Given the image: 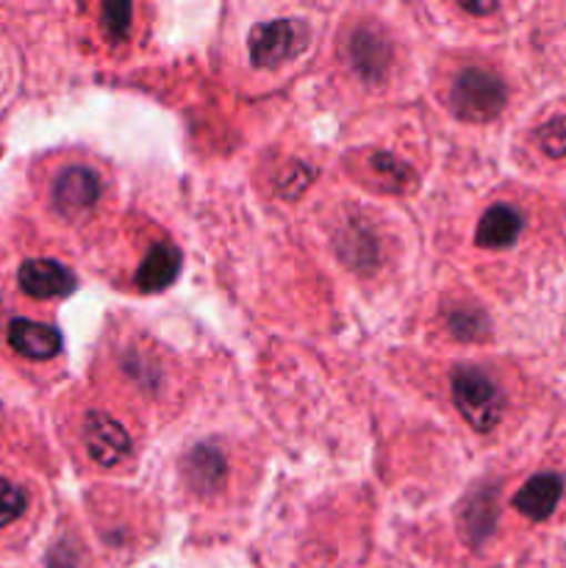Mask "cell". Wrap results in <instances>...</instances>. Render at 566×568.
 Segmentation results:
<instances>
[{"mask_svg":"<svg viewBox=\"0 0 566 568\" xmlns=\"http://www.w3.org/2000/svg\"><path fill=\"white\" fill-rule=\"evenodd\" d=\"M178 270H181V253H178V247L164 242L153 244L137 272V286L142 292H161V288H166L175 281Z\"/></svg>","mask_w":566,"mask_h":568,"instance_id":"11","label":"cell"},{"mask_svg":"<svg viewBox=\"0 0 566 568\" xmlns=\"http://www.w3.org/2000/svg\"><path fill=\"white\" fill-rule=\"evenodd\" d=\"M350 61H353L355 72L366 81H377L386 75L388 61H392V48L386 39L372 28H361L350 39Z\"/></svg>","mask_w":566,"mask_h":568,"instance_id":"9","label":"cell"},{"mask_svg":"<svg viewBox=\"0 0 566 568\" xmlns=\"http://www.w3.org/2000/svg\"><path fill=\"white\" fill-rule=\"evenodd\" d=\"M519 233H522L519 211L511 209V205H492V209L483 214L481 225H477L475 242L486 250H503L508 247V244H514Z\"/></svg>","mask_w":566,"mask_h":568,"instance_id":"12","label":"cell"},{"mask_svg":"<svg viewBox=\"0 0 566 568\" xmlns=\"http://www.w3.org/2000/svg\"><path fill=\"white\" fill-rule=\"evenodd\" d=\"M453 111L466 122H488L503 111L505 83L494 72L469 67L461 72L449 92Z\"/></svg>","mask_w":566,"mask_h":568,"instance_id":"2","label":"cell"},{"mask_svg":"<svg viewBox=\"0 0 566 568\" xmlns=\"http://www.w3.org/2000/svg\"><path fill=\"white\" fill-rule=\"evenodd\" d=\"M183 477H186L192 491L214 494L225 477V460L214 447L200 444V447L189 449V455L183 458Z\"/></svg>","mask_w":566,"mask_h":568,"instance_id":"10","label":"cell"},{"mask_svg":"<svg viewBox=\"0 0 566 568\" xmlns=\"http://www.w3.org/2000/svg\"><path fill=\"white\" fill-rule=\"evenodd\" d=\"M100 197V181L94 172L83 170V166H70L59 175L53 186V200L59 205V211H64L67 216L83 214V211L92 209Z\"/></svg>","mask_w":566,"mask_h":568,"instance_id":"6","label":"cell"},{"mask_svg":"<svg viewBox=\"0 0 566 568\" xmlns=\"http://www.w3.org/2000/svg\"><path fill=\"white\" fill-rule=\"evenodd\" d=\"M305 39H309V33L297 20L259 22L247 39L250 59L255 67L272 70V67H281L289 59H294L305 48Z\"/></svg>","mask_w":566,"mask_h":568,"instance_id":"3","label":"cell"},{"mask_svg":"<svg viewBox=\"0 0 566 568\" xmlns=\"http://www.w3.org/2000/svg\"><path fill=\"white\" fill-rule=\"evenodd\" d=\"M22 510H26V494H22V488H17L14 483L0 477V527L14 525L22 516Z\"/></svg>","mask_w":566,"mask_h":568,"instance_id":"15","label":"cell"},{"mask_svg":"<svg viewBox=\"0 0 566 568\" xmlns=\"http://www.w3.org/2000/svg\"><path fill=\"white\" fill-rule=\"evenodd\" d=\"M453 399L458 414L475 427L477 433H488L503 419V392L497 383L477 366H461L453 375Z\"/></svg>","mask_w":566,"mask_h":568,"instance_id":"1","label":"cell"},{"mask_svg":"<svg viewBox=\"0 0 566 568\" xmlns=\"http://www.w3.org/2000/svg\"><path fill=\"white\" fill-rule=\"evenodd\" d=\"M131 6L128 3H105L103 11H100V20H103L105 33L111 39H122L131 28Z\"/></svg>","mask_w":566,"mask_h":568,"instance_id":"16","label":"cell"},{"mask_svg":"<svg viewBox=\"0 0 566 568\" xmlns=\"http://www.w3.org/2000/svg\"><path fill=\"white\" fill-rule=\"evenodd\" d=\"M338 250H342L344 261L353 266H358V250H364V255L370 261H375V239H370V233L358 231V227H347L344 236L338 239Z\"/></svg>","mask_w":566,"mask_h":568,"instance_id":"14","label":"cell"},{"mask_svg":"<svg viewBox=\"0 0 566 568\" xmlns=\"http://www.w3.org/2000/svg\"><path fill=\"white\" fill-rule=\"evenodd\" d=\"M464 11H469V14H492V11H497V3H464Z\"/></svg>","mask_w":566,"mask_h":568,"instance_id":"17","label":"cell"},{"mask_svg":"<svg viewBox=\"0 0 566 568\" xmlns=\"http://www.w3.org/2000/svg\"><path fill=\"white\" fill-rule=\"evenodd\" d=\"M9 344L14 353L31 361H48L61 353V336L55 327L31 320H14L9 325Z\"/></svg>","mask_w":566,"mask_h":568,"instance_id":"7","label":"cell"},{"mask_svg":"<svg viewBox=\"0 0 566 568\" xmlns=\"http://www.w3.org/2000/svg\"><path fill=\"white\" fill-rule=\"evenodd\" d=\"M83 442H87V453L92 455L94 464L114 466L131 449L128 433L122 430L120 422H114L105 414H89L83 422Z\"/></svg>","mask_w":566,"mask_h":568,"instance_id":"4","label":"cell"},{"mask_svg":"<svg viewBox=\"0 0 566 568\" xmlns=\"http://www.w3.org/2000/svg\"><path fill=\"white\" fill-rule=\"evenodd\" d=\"M538 148L553 159H566V116H555L536 133Z\"/></svg>","mask_w":566,"mask_h":568,"instance_id":"13","label":"cell"},{"mask_svg":"<svg viewBox=\"0 0 566 568\" xmlns=\"http://www.w3.org/2000/svg\"><path fill=\"white\" fill-rule=\"evenodd\" d=\"M20 288L26 294L37 300H53V297H67V294L75 288V275H72L67 266H61L59 261H48V258H37V261H26L20 266Z\"/></svg>","mask_w":566,"mask_h":568,"instance_id":"5","label":"cell"},{"mask_svg":"<svg viewBox=\"0 0 566 568\" xmlns=\"http://www.w3.org/2000/svg\"><path fill=\"white\" fill-rule=\"evenodd\" d=\"M560 494H564V483L558 475H536L519 488V494L514 497V508L527 519L544 521L558 508Z\"/></svg>","mask_w":566,"mask_h":568,"instance_id":"8","label":"cell"}]
</instances>
